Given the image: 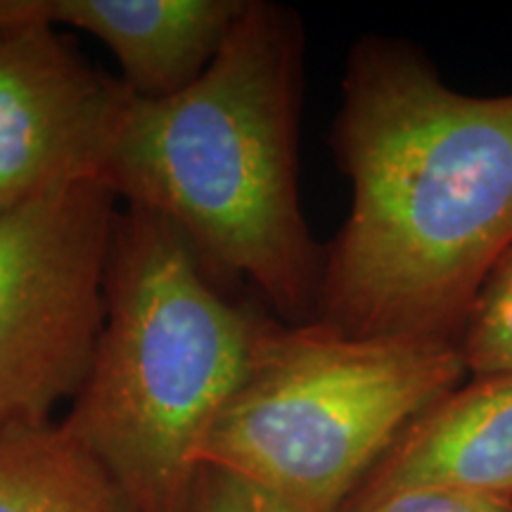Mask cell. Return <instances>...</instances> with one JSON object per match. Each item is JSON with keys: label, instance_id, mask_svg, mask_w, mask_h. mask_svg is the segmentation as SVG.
Listing matches in <instances>:
<instances>
[{"label": "cell", "instance_id": "6da1fadb", "mask_svg": "<svg viewBox=\"0 0 512 512\" xmlns=\"http://www.w3.org/2000/svg\"><path fill=\"white\" fill-rule=\"evenodd\" d=\"M351 207L316 320L356 337L463 342L512 249V93L467 95L411 43L351 48L332 126Z\"/></svg>", "mask_w": 512, "mask_h": 512}, {"label": "cell", "instance_id": "7a4b0ae2", "mask_svg": "<svg viewBox=\"0 0 512 512\" xmlns=\"http://www.w3.org/2000/svg\"><path fill=\"white\" fill-rule=\"evenodd\" d=\"M302 91L297 15L247 0L200 79L133 100L110 171L119 200L169 219L285 323L316 320L325 264L299 197Z\"/></svg>", "mask_w": 512, "mask_h": 512}, {"label": "cell", "instance_id": "3957f363", "mask_svg": "<svg viewBox=\"0 0 512 512\" xmlns=\"http://www.w3.org/2000/svg\"><path fill=\"white\" fill-rule=\"evenodd\" d=\"M264 323L216 290L169 219L138 204L119 211L105 325L60 422L136 512H188L200 448L245 382Z\"/></svg>", "mask_w": 512, "mask_h": 512}, {"label": "cell", "instance_id": "277c9868", "mask_svg": "<svg viewBox=\"0 0 512 512\" xmlns=\"http://www.w3.org/2000/svg\"><path fill=\"white\" fill-rule=\"evenodd\" d=\"M467 375L460 344L266 318L197 463L264 512H342L403 430Z\"/></svg>", "mask_w": 512, "mask_h": 512}, {"label": "cell", "instance_id": "5b68a950", "mask_svg": "<svg viewBox=\"0 0 512 512\" xmlns=\"http://www.w3.org/2000/svg\"><path fill=\"white\" fill-rule=\"evenodd\" d=\"M117 192L79 181L0 216V437L53 422L105 325Z\"/></svg>", "mask_w": 512, "mask_h": 512}, {"label": "cell", "instance_id": "8992f818", "mask_svg": "<svg viewBox=\"0 0 512 512\" xmlns=\"http://www.w3.org/2000/svg\"><path fill=\"white\" fill-rule=\"evenodd\" d=\"M136 95L46 24L0 31V216L110 171Z\"/></svg>", "mask_w": 512, "mask_h": 512}, {"label": "cell", "instance_id": "52a82bcc", "mask_svg": "<svg viewBox=\"0 0 512 512\" xmlns=\"http://www.w3.org/2000/svg\"><path fill=\"white\" fill-rule=\"evenodd\" d=\"M247 0H0V31L72 27L98 38L136 98L181 93L207 72Z\"/></svg>", "mask_w": 512, "mask_h": 512}, {"label": "cell", "instance_id": "ba28073f", "mask_svg": "<svg viewBox=\"0 0 512 512\" xmlns=\"http://www.w3.org/2000/svg\"><path fill=\"white\" fill-rule=\"evenodd\" d=\"M420 486L512 501V368L472 375L434 401L394 441L347 508Z\"/></svg>", "mask_w": 512, "mask_h": 512}, {"label": "cell", "instance_id": "9c48e42d", "mask_svg": "<svg viewBox=\"0 0 512 512\" xmlns=\"http://www.w3.org/2000/svg\"><path fill=\"white\" fill-rule=\"evenodd\" d=\"M0 512H136L60 420L0 437Z\"/></svg>", "mask_w": 512, "mask_h": 512}, {"label": "cell", "instance_id": "30bf717a", "mask_svg": "<svg viewBox=\"0 0 512 512\" xmlns=\"http://www.w3.org/2000/svg\"><path fill=\"white\" fill-rule=\"evenodd\" d=\"M460 349L470 375L512 368V249L486 280Z\"/></svg>", "mask_w": 512, "mask_h": 512}, {"label": "cell", "instance_id": "8fae6325", "mask_svg": "<svg viewBox=\"0 0 512 512\" xmlns=\"http://www.w3.org/2000/svg\"><path fill=\"white\" fill-rule=\"evenodd\" d=\"M344 512H512V501L444 486L396 491Z\"/></svg>", "mask_w": 512, "mask_h": 512}, {"label": "cell", "instance_id": "7c38bea8", "mask_svg": "<svg viewBox=\"0 0 512 512\" xmlns=\"http://www.w3.org/2000/svg\"><path fill=\"white\" fill-rule=\"evenodd\" d=\"M188 512H264V508L238 482L219 472L202 470Z\"/></svg>", "mask_w": 512, "mask_h": 512}]
</instances>
